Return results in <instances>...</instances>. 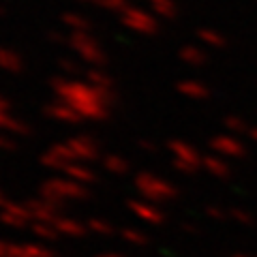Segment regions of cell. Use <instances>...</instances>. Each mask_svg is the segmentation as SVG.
I'll return each mask as SVG.
<instances>
[{
  "label": "cell",
  "instance_id": "cell-1",
  "mask_svg": "<svg viewBox=\"0 0 257 257\" xmlns=\"http://www.w3.org/2000/svg\"><path fill=\"white\" fill-rule=\"evenodd\" d=\"M69 45L79 58L92 64V67H103L105 64V52L101 50L99 41L88 32H73L69 37Z\"/></svg>",
  "mask_w": 257,
  "mask_h": 257
},
{
  "label": "cell",
  "instance_id": "cell-2",
  "mask_svg": "<svg viewBox=\"0 0 257 257\" xmlns=\"http://www.w3.org/2000/svg\"><path fill=\"white\" fill-rule=\"evenodd\" d=\"M120 20H122V24L128 28V30H133V32H138V35H155V32L159 30V22L155 15H150L148 11H142V9H135V7H128V9H124L122 13H120Z\"/></svg>",
  "mask_w": 257,
  "mask_h": 257
},
{
  "label": "cell",
  "instance_id": "cell-3",
  "mask_svg": "<svg viewBox=\"0 0 257 257\" xmlns=\"http://www.w3.org/2000/svg\"><path fill=\"white\" fill-rule=\"evenodd\" d=\"M43 163L47 165V167H52V170H67L69 165H73V163H77L75 161V157H73V152L69 150V146L67 144H58V146H54V148H50L43 155Z\"/></svg>",
  "mask_w": 257,
  "mask_h": 257
},
{
  "label": "cell",
  "instance_id": "cell-4",
  "mask_svg": "<svg viewBox=\"0 0 257 257\" xmlns=\"http://www.w3.org/2000/svg\"><path fill=\"white\" fill-rule=\"evenodd\" d=\"M43 195L50 197V199H56L58 195H62V197H82L84 191H82V187H79V182H71V180H69V182H64V180H52V182L45 184Z\"/></svg>",
  "mask_w": 257,
  "mask_h": 257
},
{
  "label": "cell",
  "instance_id": "cell-5",
  "mask_svg": "<svg viewBox=\"0 0 257 257\" xmlns=\"http://www.w3.org/2000/svg\"><path fill=\"white\" fill-rule=\"evenodd\" d=\"M69 150L73 152L75 161H84V159H94L99 148H96V144L90 140V138H84V135H79V138H73L67 142Z\"/></svg>",
  "mask_w": 257,
  "mask_h": 257
},
{
  "label": "cell",
  "instance_id": "cell-6",
  "mask_svg": "<svg viewBox=\"0 0 257 257\" xmlns=\"http://www.w3.org/2000/svg\"><path fill=\"white\" fill-rule=\"evenodd\" d=\"M45 111H47V114H50L52 118L60 120V122H77V120H82V118H79V114L69 105L67 101H60V99L56 101V103H52V105L47 107Z\"/></svg>",
  "mask_w": 257,
  "mask_h": 257
},
{
  "label": "cell",
  "instance_id": "cell-7",
  "mask_svg": "<svg viewBox=\"0 0 257 257\" xmlns=\"http://www.w3.org/2000/svg\"><path fill=\"white\" fill-rule=\"evenodd\" d=\"M0 69L9 71V73H20L22 71V58L18 56V52L0 47Z\"/></svg>",
  "mask_w": 257,
  "mask_h": 257
},
{
  "label": "cell",
  "instance_id": "cell-8",
  "mask_svg": "<svg viewBox=\"0 0 257 257\" xmlns=\"http://www.w3.org/2000/svg\"><path fill=\"white\" fill-rule=\"evenodd\" d=\"M150 3V9L155 15L163 20H174L176 18V5L174 0H148Z\"/></svg>",
  "mask_w": 257,
  "mask_h": 257
},
{
  "label": "cell",
  "instance_id": "cell-9",
  "mask_svg": "<svg viewBox=\"0 0 257 257\" xmlns=\"http://www.w3.org/2000/svg\"><path fill=\"white\" fill-rule=\"evenodd\" d=\"M88 84L99 88V90H111V77L101 67H94L88 71Z\"/></svg>",
  "mask_w": 257,
  "mask_h": 257
},
{
  "label": "cell",
  "instance_id": "cell-10",
  "mask_svg": "<svg viewBox=\"0 0 257 257\" xmlns=\"http://www.w3.org/2000/svg\"><path fill=\"white\" fill-rule=\"evenodd\" d=\"M62 22L73 32H88V28H90V22H88L84 15H77V13H64Z\"/></svg>",
  "mask_w": 257,
  "mask_h": 257
},
{
  "label": "cell",
  "instance_id": "cell-11",
  "mask_svg": "<svg viewBox=\"0 0 257 257\" xmlns=\"http://www.w3.org/2000/svg\"><path fill=\"white\" fill-rule=\"evenodd\" d=\"M64 174L69 176V178H73V180H77V182H90V180H94V174H90V170H86V167H82V165H77V163H73V165H69L67 170H64Z\"/></svg>",
  "mask_w": 257,
  "mask_h": 257
},
{
  "label": "cell",
  "instance_id": "cell-12",
  "mask_svg": "<svg viewBox=\"0 0 257 257\" xmlns=\"http://www.w3.org/2000/svg\"><path fill=\"white\" fill-rule=\"evenodd\" d=\"M105 167L111 174H124L128 170V163L124 159H120V157H107L105 159Z\"/></svg>",
  "mask_w": 257,
  "mask_h": 257
},
{
  "label": "cell",
  "instance_id": "cell-13",
  "mask_svg": "<svg viewBox=\"0 0 257 257\" xmlns=\"http://www.w3.org/2000/svg\"><path fill=\"white\" fill-rule=\"evenodd\" d=\"M180 56H182V60H187L191 64H202L204 62V54L199 50H195V47H182Z\"/></svg>",
  "mask_w": 257,
  "mask_h": 257
},
{
  "label": "cell",
  "instance_id": "cell-14",
  "mask_svg": "<svg viewBox=\"0 0 257 257\" xmlns=\"http://www.w3.org/2000/svg\"><path fill=\"white\" fill-rule=\"evenodd\" d=\"M92 3L105 7V9H109V11H118V13L128 9V0H92Z\"/></svg>",
  "mask_w": 257,
  "mask_h": 257
},
{
  "label": "cell",
  "instance_id": "cell-15",
  "mask_svg": "<svg viewBox=\"0 0 257 257\" xmlns=\"http://www.w3.org/2000/svg\"><path fill=\"white\" fill-rule=\"evenodd\" d=\"M180 90L184 92V94H191V96H195V92H199V94H208V90L202 86V84H197V82H182L180 84Z\"/></svg>",
  "mask_w": 257,
  "mask_h": 257
},
{
  "label": "cell",
  "instance_id": "cell-16",
  "mask_svg": "<svg viewBox=\"0 0 257 257\" xmlns=\"http://www.w3.org/2000/svg\"><path fill=\"white\" fill-rule=\"evenodd\" d=\"M199 37L204 39V41H208V43H214V45H223V39L221 37H216V32H210V30H202L199 32Z\"/></svg>",
  "mask_w": 257,
  "mask_h": 257
},
{
  "label": "cell",
  "instance_id": "cell-17",
  "mask_svg": "<svg viewBox=\"0 0 257 257\" xmlns=\"http://www.w3.org/2000/svg\"><path fill=\"white\" fill-rule=\"evenodd\" d=\"M0 204H3V193H0Z\"/></svg>",
  "mask_w": 257,
  "mask_h": 257
}]
</instances>
